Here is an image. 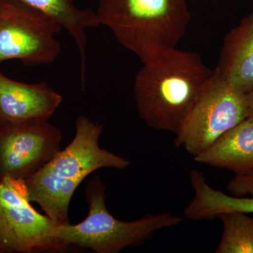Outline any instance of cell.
<instances>
[{"instance_id": "obj_5", "label": "cell", "mask_w": 253, "mask_h": 253, "mask_svg": "<svg viewBox=\"0 0 253 253\" xmlns=\"http://www.w3.org/2000/svg\"><path fill=\"white\" fill-rule=\"evenodd\" d=\"M247 118L246 95L233 87L214 70L176 133L174 145L196 157Z\"/></svg>"}, {"instance_id": "obj_17", "label": "cell", "mask_w": 253, "mask_h": 253, "mask_svg": "<svg viewBox=\"0 0 253 253\" xmlns=\"http://www.w3.org/2000/svg\"><path fill=\"white\" fill-rule=\"evenodd\" d=\"M252 1V9H253V0H251Z\"/></svg>"}, {"instance_id": "obj_16", "label": "cell", "mask_w": 253, "mask_h": 253, "mask_svg": "<svg viewBox=\"0 0 253 253\" xmlns=\"http://www.w3.org/2000/svg\"><path fill=\"white\" fill-rule=\"evenodd\" d=\"M247 100L248 111H249V118H253V89L246 94Z\"/></svg>"}, {"instance_id": "obj_12", "label": "cell", "mask_w": 253, "mask_h": 253, "mask_svg": "<svg viewBox=\"0 0 253 253\" xmlns=\"http://www.w3.org/2000/svg\"><path fill=\"white\" fill-rule=\"evenodd\" d=\"M194 159L201 164L224 168L235 174L253 169V118H247L236 125Z\"/></svg>"}, {"instance_id": "obj_15", "label": "cell", "mask_w": 253, "mask_h": 253, "mask_svg": "<svg viewBox=\"0 0 253 253\" xmlns=\"http://www.w3.org/2000/svg\"><path fill=\"white\" fill-rule=\"evenodd\" d=\"M231 196L243 197L246 195L253 196V169L248 172L235 174L226 185Z\"/></svg>"}, {"instance_id": "obj_3", "label": "cell", "mask_w": 253, "mask_h": 253, "mask_svg": "<svg viewBox=\"0 0 253 253\" xmlns=\"http://www.w3.org/2000/svg\"><path fill=\"white\" fill-rule=\"evenodd\" d=\"M96 14L142 63L176 48L191 19L186 0H99Z\"/></svg>"}, {"instance_id": "obj_4", "label": "cell", "mask_w": 253, "mask_h": 253, "mask_svg": "<svg viewBox=\"0 0 253 253\" xmlns=\"http://www.w3.org/2000/svg\"><path fill=\"white\" fill-rule=\"evenodd\" d=\"M88 214L77 224H57L53 236L65 249L76 246L96 253H119L127 247L143 246L156 231L175 227L183 217L172 213L145 214L134 221H121L109 212L106 205V185L99 176L86 188Z\"/></svg>"}, {"instance_id": "obj_1", "label": "cell", "mask_w": 253, "mask_h": 253, "mask_svg": "<svg viewBox=\"0 0 253 253\" xmlns=\"http://www.w3.org/2000/svg\"><path fill=\"white\" fill-rule=\"evenodd\" d=\"M213 72L197 53L176 48L143 63L134 83L139 116L152 129L176 134Z\"/></svg>"}, {"instance_id": "obj_6", "label": "cell", "mask_w": 253, "mask_h": 253, "mask_svg": "<svg viewBox=\"0 0 253 253\" xmlns=\"http://www.w3.org/2000/svg\"><path fill=\"white\" fill-rule=\"evenodd\" d=\"M31 203L24 179H0V253L67 251L53 236L57 224Z\"/></svg>"}, {"instance_id": "obj_8", "label": "cell", "mask_w": 253, "mask_h": 253, "mask_svg": "<svg viewBox=\"0 0 253 253\" xmlns=\"http://www.w3.org/2000/svg\"><path fill=\"white\" fill-rule=\"evenodd\" d=\"M62 132L48 121L0 127V179H26L60 149Z\"/></svg>"}, {"instance_id": "obj_18", "label": "cell", "mask_w": 253, "mask_h": 253, "mask_svg": "<svg viewBox=\"0 0 253 253\" xmlns=\"http://www.w3.org/2000/svg\"><path fill=\"white\" fill-rule=\"evenodd\" d=\"M1 1V0H0V1Z\"/></svg>"}, {"instance_id": "obj_14", "label": "cell", "mask_w": 253, "mask_h": 253, "mask_svg": "<svg viewBox=\"0 0 253 253\" xmlns=\"http://www.w3.org/2000/svg\"><path fill=\"white\" fill-rule=\"evenodd\" d=\"M217 218L222 222L223 233L216 253H253V217L231 212Z\"/></svg>"}, {"instance_id": "obj_11", "label": "cell", "mask_w": 253, "mask_h": 253, "mask_svg": "<svg viewBox=\"0 0 253 253\" xmlns=\"http://www.w3.org/2000/svg\"><path fill=\"white\" fill-rule=\"evenodd\" d=\"M25 7L52 20L70 33L77 45L81 59L82 86L85 84L86 30L100 25L97 14L92 10L82 9L77 0H11Z\"/></svg>"}, {"instance_id": "obj_2", "label": "cell", "mask_w": 253, "mask_h": 253, "mask_svg": "<svg viewBox=\"0 0 253 253\" xmlns=\"http://www.w3.org/2000/svg\"><path fill=\"white\" fill-rule=\"evenodd\" d=\"M102 131L101 125L79 116L71 142L24 179L30 201L39 204L57 224L69 222L71 199L86 176L100 168L124 169L130 164L129 160L100 147Z\"/></svg>"}, {"instance_id": "obj_13", "label": "cell", "mask_w": 253, "mask_h": 253, "mask_svg": "<svg viewBox=\"0 0 253 253\" xmlns=\"http://www.w3.org/2000/svg\"><path fill=\"white\" fill-rule=\"evenodd\" d=\"M194 197L183 211L190 220H214L223 213L240 212L253 214V196L236 197L211 187L206 176L197 169L190 171Z\"/></svg>"}, {"instance_id": "obj_7", "label": "cell", "mask_w": 253, "mask_h": 253, "mask_svg": "<svg viewBox=\"0 0 253 253\" xmlns=\"http://www.w3.org/2000/svg\"><path fill=\"white\" fill-rule=\"evenodd\" d=\"M62 28L11 0L0 1V63L19 60L27 66L54 62L61 54L55 36Z\"/></svg>"}, {"instance_id": "obj_10", "label": "cell", "mask_w": 253, "mask_h": 253, "mask_svg": "<svg viewBox=\"0 0 253 253\" xmlns=\"http://www.w3.org/2000/svg\"><path fill=\"white\" fill-rule=\"evenodd\" d=\"M215 71L238 91L253 89V14L226 35Z\"/></svg>"}, {"instance_id": "obj_9", "label": "cell", "mask_w": 253, "mask_h": 253, "mask_svg": "<svg viewBox=\"0 0 253 253\" xmlns=\"http://www.w3.org/2000/svg\"><path fill=\"white\" fill-rule=\"evenodd\" d=\"M62 96L44 82L13 81L0 71V127L48 121Z\"/></svg>"}]
</instances>
